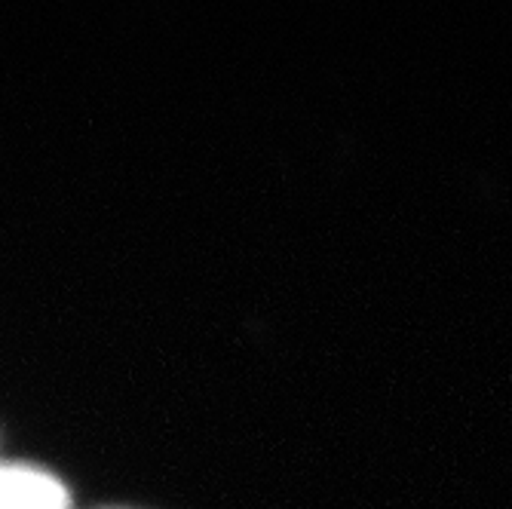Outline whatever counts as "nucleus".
<instances>
[{"label": "nucleus", "mask_w": 512, "mask_h": 509, "mask_svg": "<svg viewBox=\"0 0 512 509\" xmlns=\"http://www.w3.org/2000/svg\"><path fill=\"white\" fill-rule=\"evenodd\" d=\"M114 509H117V506H114Z\"/></svg>", "instance_id": "f03ea898"}, {"label": "nucleus", "mask_w": 512, "mask_h": 509, "mask_svg": "<svg viewBox=\"0 0 512 509\" xmlns=\"http://www.w3.org/2000/svg\"><path fill=\"white\" fill-rule=\"evenodd\" d=\"M0 509H68V491L46 470L0 464Z\"/></svg>", "instance_id": "f257e3e1"}]
</instances>
